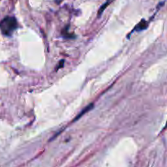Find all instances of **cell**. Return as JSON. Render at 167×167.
<instances>
[{
  "label": "cell",
  "instance_id": "3",
  "mask_svg": "<svg viewBox=\"0 0 167 167\" xmlns=\"http://www.w3.org/2000/svg\"><path fill=\"white\" fill-rule=\"evenodd\" d=\"M93 107H94V104H93L92 103H91L90 104H88V105H87V107L85 108V109H82V112H81V113H79L78 115H77L76 117L74 118V120H73V122H75V121H77V120H79L81 117L83 116L84 114H86V113H87V112H89L90 110H91V109H93Z\"/></svg>",
  "mask_w": 167,
  "mask_h": 167
},
{
  "label": "cell",
  "instance_id": "2",
  "mask_svg": "<svg viewBox=\"0 0 167 167\" xmlns=\"http://www.w3.org/2000/svg\"><path fill=\"white\" fill-rule=\"evenodd\" d=\"M147 27H148V22L146 21L145 20H142V21H140V22H139L137 24V26L134 27V29L132 30L131 33H133L134 31L139 32L142 30H144V29H147Z\"/></svg>",
  "mask_w": 167,
  "mask_h": 167
},
{
  "label": "cell",
  "instance_id": "4",
  "mask_svg": "<svg viewBox=\"0 0 167 167\" xmlns=\"http://www.w3.org/2000/svg\"><path fill=\"white\" fill-rule=\"evenodd\" d=\"M112 1H113V0H107L105 3L103 4L101 7H100V8L99 9V11H98V16H99H99H101L102 13H103V12H104V11L105 10L106 7H108L109 4H111V2H112Z\"/></svg>",
  "mask_w": 167,
  "mask_h": 167
},
{
  "label": "cell",
  "instance_id": "5",
  "mask_svg": "<svg viewBox=\"0 0 167 167\" xmlns=\"http://www.w3.org/2000/svg\"><path fill=\"white\" fill-rule=\"evenodd\" d=\"M64 63H65V60H60V63H59V64H58V65H57V68H56V69H55L57 70V69H60V68H62V67L64 66V65H63Z\"/></svg>",
  "mask_w": 167,
  "mask_h": 167
},
{
  "label": "cell",
  "instance_id": "1",
  "mask_svg": "<svg viewBox=\"0 0 167 167\" xmlns=\"http://www.w3.org/2000/svg\"><path fill=\"white\" fill-rule=\"evenodd\" d=\"M18 27V23L15 17L7 16L0 22V29L6 36H11Z\"/></svg>",
  "mask_w": 167,
  "mask_h": 167
},
{
  "label": "cell",
  "instance_id": "6",
  "mask_svg": "<svg viewBox=\"0 0 167 167\" xmlns=\"http://www.w3.org/2000/svg\"><path fill=\"white\" fill-rule=\"evenodd\" d=\"M167 128V121H166V126H165V128L164 129H166Z\"/></svg>",
  "mask_w": 167,
  "mask_h": 167
}]
</instances>
